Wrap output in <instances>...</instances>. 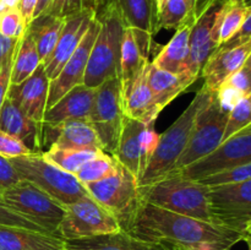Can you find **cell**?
I'll use <instances>...</instances> for the list:
<instances>
[{
    "label": "cell",
    "instance_id": "11a10c76",
    "mask_svg": "<svg viewBox=\"0 0 251 250\" xmlns=\"http://www.w3.org/2000/svg\"><path fill=\"white\" fill-rule=\"evenodd\" d=\"M248 70V74H249V78H250V85H251V68L250 69H247Z\"/></svg>",
    "mask_w": 251,
    "mask_h": 250
},
{
    "label": "cell",
    "instance_id": "2e32d148",
    "mask_svg": "<svg viewBox=\"0 0 251 250\" xmlns=\"http://www.w3.org/2000/svg\"><path fill=\"white\" fill-rule=\"evenodd\" d=\"M49 83L43 65H39L37 70L28 78L19 85H10L7 97L11 98L28 118H31L38 126L43 137L44 144V114L47 112Z\"/></svg>",
    "mask_w": 251,
    "mask_h": 250
},
{
    "label": "cell",
    "instance_id": "52a82bcc",
    "mask_svg": "<svg viewBox=\"0 0 251 250\" xmlns=\"http://www.w3.org/2000/svg\"><path fill=\"white\" fill-rule=\"evenodd\" d=\"M83 186L96 201L117 217L122 229L126 232L141 202L136 176L117 162L112 174Z\"/></svg>",
    "mask_w": 251,
    "mask_h": 250
},
{
    "label": "cell",
    "instance_id": "f5cc1de1",
    "mask_svg": "<svg viewBox=\"0 0 251 250\" xmlns=\"http://www.w3.org/2000/svg\"><path fill=\"white\" fill-rule=\"evenodd\" d=\"M243 1H244V4L247 5L248 7L251 6V0H243Z\"/></svg>",
    "mask_w": 251,
    "mask_h": 250
},
{
    "label": "cell",
    "instance_id": "f907efd6",
    "mask_svg": "<svg viewBox=\"0 0 251 250\" xmlns=\"http://www.w3.org/2000/svg\"><path fill=\"white\" fill-rule=\"evenodd\" d=\"M243 68H244V69H250L251 68V51H250L249 56H248L247 61H245V64H244V66H243Z\"/></svg>",
    "mask_w": 251,
    "mask_h": 250
},
{
    "label": "cell",
    "instance_id": "f1b7e54d",
    "mask_svg": "<svg viewBox=\"0 0 251 250\" xmlns=\"http://www.w3.org/2000/svg\"><path fill=\"white\" fill-rule=\"evenodd\" d=\"M149 59L141 53L134 31L125 27L120 49V81L122 86L134 81L149 64Z\"/></svg>",
    "mask_w": 251,
    "mask_h": 250
},
{
    "label": "cell",
    "instance_id": "9a60e30c",
    "mask_svg": "<svg viewBox=\"0 0 251 250\" xmlns=\"http://www.w3.org/2000/svg\"><path fill=\"white\" fill-rule=\"evenodd\" d=\"M119 11L125 27L134 31L141 53L149 59L157 27L156 0H110ZM107 2V1H105Z\"/></svg>",
    "mask_w": 251,
    "mask_h": 250
},
{
    "label": "cell",
    "instance_id": "d6986e66",
    "mask_svg": "<svg viewBox=\"0 0 251 250\" xmlns=\"http://www.w3.org/2000/svg\"><path fill=\"white\" fill-rule=\"evenodd\" d=\"M146 126L147 125L125 115L117 149L112 154L118 163L122 164L136 176L137 181L140 180L150 162V157L147 156L142 139V134Z\"/></svg>",
    "mask_w": 251,
    "mask_h": 250
},
{
    "label": "cell",
    "instance_id": "f35d334b",
    "mask_svg": "<svg viewBox=\"0 0 251 250\" xmlns=\"http://www.w3.org/2000/svg\"><path fill=\"white\" fill-rule=\"evenodd\" d=\"M85 9L86 7L85 4H83V0H51L48 9L42 15L66 19V17L78 14V12Z\"/></svg>",
    "mask_w": 251,
    "mask_h": 250
},
{
    "label": "cell",
    "instance_id": "5bb4252c",
    "mask_svg": "<svg viewBox=\"0 0 251 250\" xmlns=\"http://www.w3.org/2000/svg\"><path fill=\"white\" fill-rule=\"evenodd\" d=\"M100 28V20L95 16V19L91 21L87 32H86L78 47L76 48V50L74 51L70 59L66 61L59 75L53 80H50L48 100H47V109L53 107L63 96H65L75 86L83 83V77H85L91 49H92L93 43L97 38Z\"/></svg>",
    "mask_w": 251,
    "mask_h": 250
},
{
    "label": "cell",
    "instance_id": "3957f363",
    "mask_svg": "<svg viewBox=\"0 0 251 250\" xmlns=\"http://www.w3.org/2000/svg\"><path fill=\"white\" fill-rule=\"evenodd\" d=\"M213 95L215 93L202 86L196 92L188 108L179 115L178 119L163 134L159 135L158 145L140 178L139 186L154 183L174 171L176 161L181 156L190 139L196 115Z\"/></svg>",
    "mask_w": 251,
    "mask_h": 250
},
{
    "label": "cell",
    "instance_id": "ab89813d",
    "mask_svg": "<svg viewBox=\"0 0 251 250\" xmlns=\"http://www.w3.org/2000/svg\"><path fill=\"white\" fill-rule=\"evenodd\" d=\"M31 153H34V152L29 147H27L21 140L0 130V154L1 156L14 158V157L27 156Z\"/></svg>",
    "mask_w": 251,
    "mask_h": 250
},
{
    "label": "cell",
    "instance_id": "e575fe53",
    "mask_svg": "<svg viewBox=\"0 0 251 250\" xmlns=\"http://www.w3.org/2000/svg\"><path fill=\"white\" fill-rule=\"evenodd\" d=\"M251 125V93L244 96L228 113L223 141ZM222 141V142H223Z\"/></svg>",
    "mask_w": 251,
    "mask_h": 250
},
{
    "label": "cell",
    "instance_id": "5b68a950",
    "mask_svg": "<svg viewBox=\"0 0 251 250\" xmlns=\"http://www.w3.org/2000/svg\"><path fill=\"white\" fill-rule=\"evenodd\" d=\"M10 162L22 180L34 184L63 205L66 206L90 195L74 174L51 164L42 152L14 157L10 158Z\"/></svg>",
    "mask_w": 251,
    "mask_h": 250
},
{
    "label": "cell",
    "instance_id": "681fc988",
    "mask_svg": "<svg viewBox=\"0 0 251 250\" xmlns=\"http://www.w3.org/2000/svg\"><path fill=\"white\" fill-rule=\"evenodd\" d=\"M244 234H245V238H247V237L251 238V222L248 223V225H247V227H245ZM245 238H244V239H245Z\"/></svg>",
    "mask_w": 251,
    "mask_h": 250
},
{
    "label": "cell",
    "instance_id": "e0dca14e",
    "mask_svg": "<svg viewBox=\"0 0 251 250\" xmlns=\"http://www.w3.org/2000/svg\"><path fill=\"white\" fill-rule=\"evenodd\" d=\"M95 16L96 12L93 10L85 9L78 14L66 17L55 48L42 63L49 80H53L59 75L66 61L78 47Z\"/></svg>",
    "mask_w": 251,
    "mask_h": 250
},
{
    "label": "cell",
    "instance_id": "bcb514c9",
    "mask_svg": "<svg viewBox=\"0 0 251 250\" xmlns=\"http://www.w3.org/2000/svg\"><path fill=\"white\" fill-rule=\"evenodd\" d=\"M38 0H17V7H19L20 12H21L22 17L25 20L26 26H28L33 20L34 9Z\"/></svg>",
    "mask_w": 251,
    "mask_h": 250
},
{
    "label": "cell",
    "instance_id": "d590c367",
    "mask_svg": "<svg viewBox=\"0 0 251 250\" xmlns=\"http://www.w3.org/2000/svg\"><path fill=\"white\" fill-rule=\"evenodd\" d=\"M26 24L17 5L0 9V33L7 38L20 39L26 31Z\"/></svg>",
    "mask_w": 251,
    "mask_h": 250
},
{
    "label": "cell",
    "instance_id": "c3c4849f",
    "mask_svg": "<svg viewBox=\"0 0 251 250\" xmlns=\"http://www.w3.org/2000/svg\"><path fill=\"white\" fill-rule=\"evenodd\" d=\"M86 9H91L95 12H97L103 5V0H83Z\"/></svg>",
    "mask_w": 251,
    "mask_h": 250
},
{
    "label": "cell",
    "instance_id": "816d5d0a",
    "mask_svg": "<svg viewBox=\"0 0 251 250\" xmlns=\"http://www.w3.org/2000/svg\"><path fill=\"white\" fill-rule=\"evenodd\" d=\"M245 242L248 243V247H249V250H251V238H249V237H247L245 238Z\"/></svg>",
    "mask_w": 251,
    "mask_h": 250
},
{
    "label": "cell",
    "instance_id": "f6af8a7d",
    "mask_svg": "<svg viewBox=\"0 0 251 250\" xmlns=\"http://www.w3.org/2000/svg\"><path fill=\"white\" fill-rule=\"evenodd\" d=\"M17 43H19V39L7 38L0 33V69L4 65L5 61L14 54Z\"/></svg>",
    "mask_w": 251,
    "mask_h": 250
},
{
    "label": "cell",
    "instance_id": "ffe728a7",
    "mask_svg": "<svg viewBox=\"0 0 251 250\" xmlns=\"http://www.w3.org/2000/svg\"><path fill=\"white\" fill-rule=\"evenodd\" d=\"M96 88L86 85L75 86L60 98L53 107L48 108L44 114V126H54L68 120H88Z\"/></svg>",
    "mask_w": 251,
    "mask_h": 250
},
{
    "label": "cell",
    "instance_id": "9f6ffc18",
    "mask_svg": "<svg viewBox=\"0 0 251 250\" xmlns=\"http://www.w3.org/2000/svg\"><path fill=\"white\" fill-rule=\"evenodd\" d=\"M66 250H70V249H66Z\"/></svg>",
    "mask_w": 251,
    "mask_h": 250
},
{
    "label": "cell",
    "instance_id": "f546056e",
    "mask_svg": "<svg viewBox=\"0 0 251 250\" xmlns=\"http://www.w3.org/2000/svg\"><path fill=\"white\" fill-rule=\"evenodd\" d=\"M41 64L42 61L34 39L26 27L24 36L19 39V43L15 49L11 70V85H19L24 82L37 70Z\"/></svg>",
    "mask_w": 251,
    "mask_h": 250
},
{
    "label": "cell",
    "instance_id": "8d00e7d4",
    "mask_svg": "<svg viewBox=\"0 0 251 250\" xmlns=\"http://www.w3.org/2000/svg\"><path fill=\"white\" fill-rule=\"evenodd\" d=\"M248 179H251V162L212 174V175L205 176V178L199 179L198 181L207 186H216L223 185V184L239 183V181L248 180Z\"/></svg>",
    "mask_w": 251,
    "mask_h": 250
},
{
    "label": "cell",
    "instance_id": "9c48e42d",
    "mask_svg": "<svg viewBox=\"0 0 251 250\" xmlns=\"http://www.w3.org/2000/svg\"><path fill=\"white\" fill-rule=\"evenodd\" d=\"M125 118L120 77H112L96 88L88 122L100 139L102 150L112 156L117 149Z\"/></svg>",
    "mask_w": 251,
    "mask_h": 250
},
{
    "label": "cell",
    "instance_id": "4fadbf2b",
    "mask_svg": "<svg viewBox=\"0 0 251 250\" xmlns=\"http://www.w3.org/2000/svg\"><path fill=\"white\" fill-rule=\"evenodd\" d=\"M210 201L217 225L244 233L251 222V179L210 186Z\"/></svg>",
    "mask_w": 251,
    "mask_h": 250
},
{
    "label": "cell",
    "instance_id": "30bf717a",
    "mask_svg": "<svg viewBox=\"0 0 251 250\" xmlns=\"http://www.w3.org/2000/svg\"><path fill=\"white\" fill-rule=\"evenodd\" d=\"M65 215L58 229L64 240L97 237L122 230L117 217L91 195L65 206Z\"/></svg>",
    "mask_w": 251,
    "mask_h": 250
},
{
    "label": "cell",
    "instance_id": "74e56055",
    "mask_svg": "<svg viewBox=\"0 0 251 250\" xmlns=\"http://www.w3.org/2000/svg\"><path fill=\"white\" fill-rule=\"evenodd\" d=\"M0 225H11V227H20V228H26V229L37 230V232L42 233H48L44 228L39 227L38 225L33 223L29 221L28 218L24 217L20 215L19 212L12 210L11 207L4 202V200L0 196ZM50 234V233H48Z\"/></svg>",
    "mask_w": 251,
    "mask_h": 250
},
{
    "label": "cell",
    "instance_id": "db71d44e",
    "mask_svg": "<svg viewBox=\"0 0 251 250\" xmlns=\"http://www.w3.org/2000/svg\"><path fill=\"white\" fill-rule=\"evenodd\" d=\"M189 1H190L191 4L194 5V6H196V4H198V1H199V0H189Z\"/></svg>",
    "mask_w": 251,
    "mask_h": 250
},
{
    "label": "cell",
    "instance_id": "4dcf8cb0",
    "mask_svg": "<svg viewBox=\"0 0 251 250\" xmlns=\"http://www.w3.org/2000/svg\"><path fill=\"white\" fill-rule=\"evenodd\" d=\"M156 9L159 31L179 28L193 16L195 6L189 0H156Z\"/></svg>",
    "mask_w": 251,
    "mask_h": 250
},
{
    "label": "cell",
    "instance_id": "83f0119b",
    "mask_svg": "<svg viewBox=\"0 0 251 250\" xmlns=\"http://www.w3.org/2000/svg\"><path fill=\"white\" fill-rule=\"evenodd\" d=\"M64 22L65 19L49 16V15H39L27 26V29L33 37L42 63L50 55L55 48Z\"/></svg>",
    "mask_w": 251,
    "mask_h": 250
},
{
    "label": "cell",
    "instance_id": "603a6c76",
    "mask_svg": "<svg viewBox=\"0 0 251 250\" xmlns=\"http://www.w3.org/2000/svg\"><path fill=\"white\" fill-rule=\"evenodd\" d=\"M65 245L70 250H178L164 243L140 239L123 229L97 237L65 240Z\"/></svg>",
    "mask_w": 251,
    "mask_h": 250
},
{
    "label": "cell",
    "instance_id": "7dc6e473",
    "mask_svg": "<svg viewBox=\"0 0 251 250\" xmlns=\"http://www.w3.org/2000/svg\"><path fill=\"white\" fill-rule=\"evenodd\" d=\"M50 2H51V0H38V1H37V5H36V9H34L33 19H36V17L39 16V15L43 14V12L48 9V6L50 5Z\"/></svg>",
    "mask_w": 251,
    "mask_h": 250
},
{
    "label": "cell",
    "instance_id": "ac0fdd59",
    "mask_svg": "<svg viewBox=\"0 0 251 250\" xmlns=\"http://www.w3.org/2000/svg\"><path fill=\"white\" fill-rule=\"evenodd\" d=\"M251 51V41L235 47H218L202 68L203 86L217 93L221 86L244 66Z\"/></svg>",
    "mask_w": 251,
    "mask_h": 250
},
{
    "label": "cell",
    "instance_id": "7402d4cb",
    "mask_svg": "<svg viewBox=\"0 0 251 250\" xmlns=\"http://www.w3.org/2000/svg\"><path fill=\"white\" fill-rule=\"evenodd\" d=\"M146 69L147 66L134 81L122 86L123 100H124V110L126 117L137 120L147 126H151L162 110L157 105L153 95L150 90Z\"/></svg>",
    "mask_w": 251,
    "mask_h": 250
},
{
    "label": "cell",
    "instance_id": "7bdbcfd3",
    "mask_svg": "<svg viewBox=\"0 0 251 250\" xmlns=\"http://www.w3.org/2000/svg\"><path fill=\"white\" fill-rule=\"evenodd\" d=\"M249 41H251V6L249 7V11H248L247 17H245L239 31L229 41L221 44L220 47H235Z\"/></svg>",
    "mask_w": 251,
    "mask_h": 250
},
{
    "label": "cell",
    "instance_id": "4316f807",
    "mask_svg": "<svg viewBox=\"0 0 251 250\" xmlns=\"http://www.w3.org/2000/svg\"><path fill=\"white\" fill-rule=\"evenodd\" d=\"M146 74L150 90L161 110H163L174 98L178 97L181 92H185L193 85V82L185 76L164 71L152 63H149L147 65Z\"/></svg>",
    "mask_w": 251,
    "mask_h": 250
},
{
    "label": "cell",
    "instance_id": "ba28073f",
    "mask_svg": "<svg viewBox=\"0 0 251 250\" xmlns=\"http://www.w3.org/2000/svg\"><path fill=\"white\" fill-rule=\"evenodd\" d=\"M4 202L48 233L58 235L65 205L27 180H20L0 194ZM59 237V235H58Z\"/></svg>",
    "mask_w": 251,
    "mask_h": 250
},
{
    "label": "cell",
    "instance_id": "8992f818",
    "mask_svg": "<svg viewBox=\"0 0 251 250\" xmlns=\"http://www.w3.org/2000/svg\"><path fill=\"white\" fill-rule=\"evenodd\" d=\"M227 0H199L190 29V55L186 74L196 81L210 56L220 47V26Z\"/></svg>",
    "mask_w": 251,
    "mask_h": 250
},
{
    "label": "cell",
    "instance_id": "44dd1931",
    "mask_svg": "<svg viewBox=\"0 0 251 250\" xmlns=\"http://www.w3.org/2000/svg\"><path fill=\"white\" fill-rule=\"evenodd\" d=\"M47 141L60 149L102 150L97 132L88 120H68L54 126H44V144Z\"/></svg>",
    "mask_w": 251,
    "mask_h": 250
},
{
    "label": "cell",
    "instance_id": "8fae6325",
    "mask_svg": "<svg viewBox=\"0 0 251 250\" xmlns=\"http://www.w3.org/2000/svg\"><path fill=\"white\" fill-rule=\"evenodd\" d=\"M227 120L228 112L221 107L215 93L196 115L190 139L173 172L180 171L215 151L223 141Z\"/></svg>",
    "mask_w": 251,
    "mask_h": 250
},
{
    "label": "cell",
    "instance_id": "277c9868",
    "mask_svg": "<svg viewBox=\"0 0 251 250\" xmlns=\"http://www.w3.org/2000/svg\"><path fill=\"white\" fill-rule=\"evenodd\" d=\"M100 28L91 49L83 85L97 88L104 81L120 75V49L125 25L110 0L96 12Z\"/></svg>",
    "mask_w": 251,
    "mask_h": 250
},
{
    "label": "cell",
    "instance_id": "1f68e13d",
    "mask_svg": "<svg viewBox=\"0 0 251 250\" xmlns=\"http://www.w3.org/2000/svg\"><path fill=\"white\" fill-rule=\"evenodd\" d=\"M102 150H75L60 149L50 146L48 151L42 152L43 157L58 168L75 175L76 172L90 159L97 156Z\"/></svg>",
    "mask_w": 251,
    "mask_h": 250
},
{
    "label": "cell",
    "instance_id": "ee69618b",
    "mask_svg": "<svg viewBox=\"0 0 251 250\" xmlns=\"http://www.w3.org/2000/svg\"><path fill=\"white\" fill-rule=\"evenodd\" d=\"M14 54L5 61L4 65L0 69V109H1L4 100H6L7 91H9L10 85H11V70L12 61H14Z\"/></svg>",
    "mask_w": 251,
    "mask_h": 250
},
{
    "label": "cell",
    "instance_id": "7a4b0ae2",
    "mask_svg": "<svg viewBox=\"0 0 251 250\" xmlns=\"http://www.w3.org/2000/svg\"><path fill=\"white\" fill-rule=\"evenodd\" d=\"M139 198L141 202L217 225L211 210L210 186L184 178L176 172L139 186Z\"/></svg>",
    "mask_w": 251,
    "mask_h": 250
},
{
    "label": "cell",
    "instance_id": "7c38bea8",
    "mask_svg": "<svg viewBox=\"0 0 251 250\" xmlns=\"http://www.w3.org/2000/svg\"><path fill=\"white\" fill-rule=\"evenodd\" d=\"M251 162V125L228 137L215 151L195 163L184 167L179 173L186 179L199 180L205 176ZM174 173V172H173Z\"/></svg>",
    "mask_w": 251,
    "mask_h": 250
},
{
    "label": "cell",
    "instance_id": "cb8c5ba5",
    "mask_svg": "<svg viewBox=\"0 0 251 250\" xmlns=\"http://www.w3.org/2000/svg\"><path fill=\"white\" fill-rule=\"evenodd\" d=\"M194 14L186 22H184L179 28L176 29V33L172 37L171 41L161 49L156 58L153 59L152 64L158 69H162L168 73L176 74V75H183L191 82V80L186 74L189 63V55H190V29L193 25Z\"/></svg>",
    "mask_w": 251,
    "mask_h": 250
},
{
    "label": "cell",
    "instance_id": "60d3db41",
    "mask_svg": "<svg viewBox=\"0 0 251 250\" xmlns=\"http://www.w3.org/2000/svg\"><path fill=\"white\" fill-rule=\"evenodd\" d=\"M216 95H217V100L218 102H220L221 107L229 113V110L232 109L244 96H247V93H244L243 91H240L239 88L230 85L229 82H225L221 86V88L217 91ZM248 95H249V93H248Z\"/></svg>",
    "mask_w": 251,
    "mask_h": 250
},
{
    "label": "cell",
    "instance_id": "836d02e7",
    "mask_svg": "<svg viewBox=\"0 0 251 250\" xmlns=\"http://www.w3.org/2000/svg\"><path fill=\"white\" fill-rule=\"evenodd\" d=\"M115 167H117V161L110 154H107L104 151H100L97 156L86 162L76 172L75 176L82 185H85V184L98 181L108 176L115 171Z\"/></svg>",
    "mask_w": 251,
    "mask_h": 250
},
{
    "label": "cell",
    "instance_id": "484cf974",
    "mask_svg": "<svg viewBox=\"0 0 251 250\" xmlns=\"http://www.w3.org/2000/svg\"><path fill=\"white\" fill-rule=\"evenodd\" d=\"M0 250H66V245L58 235L0 225Z\"/></svg>",
    "mask_w": 251,
    "mask_h": 250
},
{
    "label": "cell",
    "instance_id": "b9f144b4",
    "mask_svg": "<svg viewBox=\"0 0 251 250\" xmlns=\"http://www.w3.org/2000/svg\"><path fill=\"white\" fill-rule=\"evenodd\" d=\"M21 180L10 158L0 154V194Z\"/></svg>",
    "mask_w": 251,
    "mask_h": 250
},
{
    "label": "cell",
    "instance_id": "d6a6232c",
    "mask_svg": "<svg viewBox=\"0 0 251 250\" xmlns=\"http://www.w3.org/2000/svg\"><path fill=\"white\" fill-rule=\"evenodd\" d=\"M249 7L243 0H227L220 26V46L229 41L240 29Z\"/></svg>",
    "mask_w": 251,
    "mask_h": 250
},
{
    "label": "cell",
    "instance_id": "6da1fadb",
    "mask_svg": "<svg viewBox=\"0 0 251 250\" xmlns=\"http://www.w3.org/2000/svg\"><path fill=\"white\" fill-rule=\"evenodd\" d=\"M127 233L140 239L168 244L178 250H229L244 233L140 202Z\"/></svg>",
    "mask_w": 251,
    "mask_h": 250
},
{
    "label": "cell",
    "instance_id": "d4e9b609",
    "mask_svg": "<svg viewBox=\"0 0 251 250\" xmlns=\"http://www.w3.org/2000/svg\"><path fill=\"white\" fill-rule=\"evenodd\" d=\"M0 130L21 140L33 152H41L44 145L36 123L9 97L0 109Z\"/></svg>",
    "mask_w": 251,
    "mask_h": 250
}]
</instances>
